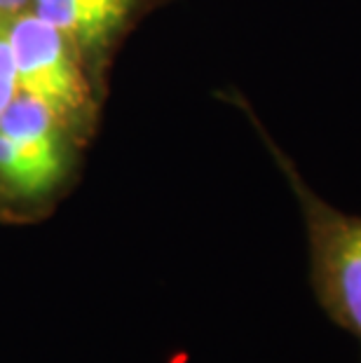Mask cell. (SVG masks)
<instances>
[{"label": "cell", "instance_id": "277c9868", "mask_svg": "<svg viewBox=\"0 0 361 363\" xmlns=\"http://www.w3.org/2000/svg\"><path fill=\"white\" fill-rule=\"evenodd\" d=\"M132 7L134 0H45L35 3V14L61 30L66 40L91 45L113 33Z\"/></svg>", "mask_w": 361, "mask_h": 363}, {"label": "cell", "instance_id": "3957f363", "mask_svg": "<svg viewBox=\"0 0 361 363\" xmlns=\"http://www.w3.org/2000/svg\"><path fill=\"white\" fill-rule=\"evenodd\" d=\"M17 68L19 94L35 99L55 115L78 111L84 82L66 48V35L38 14H24L7 26Z\"/></svg>", "mask_w": 361, "mask_h": 363}, {"label": "cell", "instance_id": "8992f818", "mask_svg": "<svg viewBox=\"0 0 361 363\" xmlns=\"http://www.w3.org/2000/svg\"><path fill=\"white\" fill-rule=\"evenodd\" d=\"M24 5H26V0H0V17L17 12L19 7H24Z\"/></svg>", "mask_w": 361, "mask_h": 363}, {"label": "cell", "instance_id": "5b68a950", "mask_svg": "<svg viewBox=\"0 0 361 363\" xmlns=\"http://www.w3.org/2000/svg\"><path fill=\"white\" fill-rule=\"evenodd\" d=\"M17 94H19V84H17V68H14V57L10 48V35H7L5 26H0V115L5 113V108L14 101Z\"/></svg>", "mask_w": 361, "mask_h": 363}, {"label": "cell", "instance_id": "7a4b0ae2", "mask_svg": "<svg viewBox=\"0 0 361 363\" xmlns=\"http://www.w3.org/2000/svg\"><path fill=\"white\" fill-rule=\"evenodd\" d=\"M55 120L48 106L24 94L14 96L0 115V183L19 202H38L61 179Z\"/></svg>", "mask_w": 361, "mask_h": 363}, {"label": "cell", "instance_id": "6da1fadb", "mask_svg": "<svg viewBox=\"0 0 361 363\" xmlns=\"http://www.w3.org/2000/svg\"><path fill=\"white\" fill-rule=\"evenodd\" d=\"M298 199L310 251V286L319 310L361 347V213H348L319 197L296 164L272 145Z\"/></svg>", "mask_w": 361, "mask_h": 363}]
</instances>
